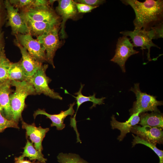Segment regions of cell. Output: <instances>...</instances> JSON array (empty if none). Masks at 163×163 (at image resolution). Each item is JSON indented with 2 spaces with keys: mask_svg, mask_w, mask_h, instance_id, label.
Wrapping results in <instances>:
<instances>
[{
  "mask_svg": "<svg viewBox=\"0 0 163 163\" xmlns=\"http://www.w3.org/2000/svg\"><path fill=\"white\" fill-rule=\"evenodd\" d=\"M21 120L22 128L26 130V137H29L32 143H34L35 149L42 152L43 149L42 142L46 133L49 131V129L43 128L40 126L37 127L34 123L29 124L22 119Z\"/></svg>",
  "mask_w": 163,
  "mask_h": 163,
  "instance_id": "4fadbf2b",
  "label": "cell"
},
{
  "mask_svg": "<svg viewBox=\"0 0 163 163\" xmlns=\"http://www.w3.org/2000/svg\"><path fill=\"white\" fill-rule=\"evenodd\" d=\"M75 2L78 13H89L91 12L93 9L98 7L89 5L85 4Z\"/></svg>",
  "mask_w": 163,
  "mask_h": 163,
  "instance_id": "83f0119b",
  "label": "cell"
},
{
  "mask_svg": "<svg viewBox=\"0 0 163 163\" xmlns=\"http://www.w3.org/2000/svg\"><path fill=\"white\" fill-rule=\"evenodd\" d=\"M31 35L39 36L52 30L59 24L34 21L21 15Z\"/></svg>",
  "mask_w": 163,
  "mask_h": 163,
  "instance_id": "ac0fdd59",
  "label": "cell"
},
{
  "mask_svg": "<svg viewBox=\"0 0 163 163\" xmlns=\"http://www.w3.org/2000/svg\"><path fill=\"white\" fill-rule=\"evenodd\" d=\"M130 132L155 145L157 144H163V131L161 128L148 126H141L136 125L132 128Z\"/></svg>",
  "mask_w": 163,
  "mask_h": 163,
  "instance_id": "30bf717a",
  "label": "cell"
},
{
  "mask_svg": "<svg viewBox=\"0 0 163 163\" xmlns=\"http://www.w3.org/2000/svg\"><path fill=\"white\" fill-rule=\"evenodd\" d=\"M15 43L19 48L22 55V59L20 60L22 67L26 75L30 77L35 73L42 63L33 58L26 49L18 42L16 41Z\"/></svg>",
  "mask_w": 163,
  "mask_h": 163,
  "instance_id": "e0dca14e",
  "label": "cell"
},
{
  "mask_svg": "<svg viewBox=\"0 0 163 163\" xmlns=\"http://www.w3.org/2000/svg\"><path fill=\"white\" fill-rule=\"evenodd\" d=\"M48 68V65L42 64L35 73L29 77L27 82L33 86L37 94H43L53 99L62 100L59 94L49 87L51 79L46 74Z\"/></svg>",
  "mask_w": 163,
  "mask_h": 163,
  "instance_id": "277c9868",
  "label": "cell"
},
{
  "mask_svg": "<svg viewBox=\"0 0 163 163\" xmlns=\"http://www.w3.org/2000/svg\"><path fill=\"white\" fill-rule=\"evenodd\" d=\"M12 127L19 128L18 123L6 118L2 114L0 111V130L3 132L7 128Z\"/></svg>",
  "mask_w": 163,
  "mask_h": 163,
  "instance_id": "484cf974",
  "label": "cell"
},
{
  "mask_svg": "<svg viewBox=\"0 0 163 163\" xmlns=\"http://www.w3.org/2000/svg\"><path fill=\"white\" fill-rule=\"evenodd\" d=\"M5 5L7 12L8 25L11 27L13 33L16 35L30 34L26 23L18 12V9L14 8L9 1H5Z\"/></svg>",
  "mask_w": 163,
  "mask_h": 163,
  "instance_id": "9c48e42d",
  "label": "cell"
},
{
  "mask_svg": "<svg viewBox=\"0 0 163 163\" xmlns=\"http://www.w3.org/2000/svg\"><path fill=\"white\" fill-rule=\"evenodd\" d=\"M2 36L0 32V50L3 47H2Z\"/></svg>",
  "mask_w": 163,
  "mask_h": 163,
  "instance_id": "d6a6232c",
  "label": "cell"
},
{
  "mask_svg": "<svg viewBox=\"0 0 163 163\" xmlns=\"http://www.w3.org/2000/svg\"><path fill=\"white\" fill-rule=\"evenodd\" d=\"M60 163H89L78 155L72 153H60L57 156Z\"/></svg>",
  "mask_w": 163,
  "mask_h": 163,
  "instance_id": "603a6c76",
  "label": "cell"
},
{
  "mask_svg": "<svg viewBox=\"0 0 163 163\" xmlns=\"http://www.w3.org/2000/svg\"><path fill=\"white\" fill-rule=\"evenodd\" d=\"M31 162L29 160H24V158H21L19 157H15L14 163H44L38 161L37 162Z\"/></svg>",
  "mask_w": 163,
  "mask_h": 163,
  "instance_id": "4dcf8cb0",
  "label": "cell"
},
{
  "mask_svg": "<svg viewBox=\"0 0 163 163\" xmlns=\"http://www.w3.org/2000/svg\"><path fill=\"white\" fill-rule=\"evenodd\" d=\"M28 78L22 67L20 61L17 62H11L8 71L9 79L11 81L27 82Z\"/></svg>",
  "mask_w": 163,
  "mask_h": 163,
  "instance_id": "7402d4cb",
  "label": "cell"
},
{
  "mask_svg": "<svg viewBox=\"0 0 163 163\" xmlns=\"http://www.w3.org/2000/svg\"><path fill=\"white\" fill-rule=\"evenodd\" d=\"M10 3L15 6L16 8H23L25 9L32 8L34 5V0H15L9 1Z\"/></svg>",
  "mask_w": 163,
  "mask_h": 163,
  "instance_id": "4316f807",
  "label": "cell"
},
{
  "mask_svg": "<svg viewBox=\"0 0 163 163\" xmlns=\"http://www.w3.org/2000/svg\"><path fill=\"white\" fill-rule=\"evenodd\" d=\"M11 86V81L9 79L0 87V111L4 117L9 120H12L9 98L10 94L13 92Z\"/></svg>",
  "mask_w": 163,
  "mask_h": 163,
  "instance_id": "2e32d148",
  "label": "cell"
},
{
  "mask_svg": "<svg viewBox=\"0 0 163 163\" xmlns=\"http://www.w3.org/2000/svg\"><path fill=\"white\" fill-rule=\"evenodd\" d=\"M84 85L81 84V86L78 91L74 94L76 96H75L72 95L75 99L77 105V109L73 117L75 118L77 112L80 106L83 103L91 101L92 102V105L90 108H92L96 106L97 104L101 105L104 104V100L105 97H102L101 98H97L95 97L96 94L94 93L92 95L86 96L83 95L82 94V90L84 87Z\"/></svg>",
  "mask_w": 163,
  "mask_h": 163,
  "instance_id": "ffe728a7",
  "label": "cell"
},
{
  "mask_svg": "<svg viewBox=\"0 0 163 163\" xmlns=\"http://www.w3.org/2000/svg\"><path fill=\"white\" fill-rule=\"evenodd\" d=\"M11 62L6 58L0 66V87L9 80L8 71Z\"/></svg>",
  "mask_w": 163,
  "mask_h": 163,
  "instance_id": "d4e9b609",
  "label": "cell"
},
{
  "mask_svg": "<svg viewBox=\"0 0 163 163\" xmlns=\"http://www.w3.org/2000/svg\"><path fill=\"white\" fill-rule=\"evenodd\" d=\"M2 132V131L0 130V133Z\"/></svg>",
  "mask_w": 163,
  "mask_h": 163,
  "instance_id": "836d02e7",
  "label": "cell"
},
{
  "mask_svg": "<svg viewBox=\"0 0 163 163\" xmlns=\"http://www.w3.org/2000/svg\"><path fill=\"white\" fill-rule=\"evenodd\" d=\"M139 123L142 126L156 127L163 129V113L159 112H152L150 113H141Z\"/></svg>",
  "mask_w": 163,
  "mask_h": 163,
  "instance_id": "d6986e66",
  "label": "cell"
},
{
  "mask_svg": "<svg viewBox=\"0 0 163 163\" xmlns=\"http://www.w3.org/2000/svg\"><path fill=\"white\" fill-rule=\"evenodd\" d=\"M4 48L0 50V66L6 58Z\"/></svg>",
  "mask_w": 163,
  "mask_h": 163,
  "instance_id": "1f68e13d",
  "label": "cell"
},
{
  "mask_svg": "<svg viewBox=\"0 0 163 163\" xmlns=\"http://www.w3.org/2000/svg\"><path fill=\"white\" fill-rule=\"evenodd\" d=\"M75 104V102L70 104L68 109L64 111H61L58 114H50L47 113L45 110L39 109L34 111L33 116L35 119L39 115H45L51 121V126H55L57 130H62L65 127V124L64 123L65 118L69 115L72 116L74 115L75 111L73 107Z\"/></svg>",
  "mask_w": 163,
  "mask_h": 163,
  "instance_id": "5bb4252c",
  "label": "cell"
},
{
  "mask_svg": "<svg viewBox=\"0 0 163 163\" xmlns=\"http://www.w3.org/2000/svg\"><path fill=\"white\" fill-rule=\"evenodd\" d=\"M139 114V112L133 114L128 120L124 122L117 121L114 115L111 117L110 125L111 128L113 129H117L120 131V135L117 138V139L119 141H122L126 134L130 132L133 126L139 123L140 121Z\"/></svg>",
  "mask_w": 163,
  "mask_h": 163,
  "instance_id": "9a60e30c",
  "label": "cell"
},
{
  "mask_svg": "<svg viewBox=\"0 0 163 163\" xmlns=\"http://www.w3.org/2000/svg\"><path fill=\"white\" fill-rule=\"evenodd\" d=\"M37 40L45 48L46 61L55 68L53 58L60 44L58 26L49 32L38 36Z\"/></svg>",
  "mask_w": 163,
  "mask_h": 163,
  "instance_id": "8992f818",
  "label": "cell"
},
{
  "mask_svg": "<svg viewBox=\"0 0 163 163\" xmlns=\"http://www.w3.org/2000/svg\"><path fill=\"white\" fill-rule=\"evenodd\" d=\"M151 29H153L154 31L155 35V39H157L159 38H163V22L155 25Z\"/></svg>",
  "mask_w": 163,
  "mask_h": 163,
  "instance_id": "f546056e",
  "label": "cell"
},
{
  "mask_svg": "<svg viewBox=\"0 0 163 163\" xmlns=\"http://www.w3.org/2000/svg\"><path fill=\"white\" fill-rule=\"evenodd\" d=\"M58 2L56 10L62 19L60 34L61 38L64 39L66 36L65 31L66 22L68 19L74 18L78 13L74 1L59 0L58 1Z\"/></svg>",
  "mask_w": 163,
  "mask_h": 163,
  "instance_id": "7c38bea8",
  "label": "cell"
},
{
  "mask_svg": "<svg viewBox=\"0 0 163 163\" xmlns=\"http://www.w3.org/2000/svg\"><path fill=\"white\" fill-rule=\"evenodd\" d=\"M121 1L130 5L134 10L136 15L133 21L134 30H149L154 26L163 22V0H146L143 2L136 0Z\"/></svg>",
  "mask_w": 163,
  "mask_h": 163,
  "instance_id": "6da1fadb",
  "label": "cell"
},
{
  "mask_svg": "<svg viewBox=\"0 0 163 163\" xmlns=\"http://www.w3.org/2000/svg\"></svg>",
  "mask_w": 163,
  "mask_h": 163,
  "instance_id": "e575fe53",
  "label": "cell"
},
{
  "mask_svg": "<svg viewBox=\"0 0 163 163\" xmlns=\"http://www.w3.org/2000/svg\"><path fill=\"white\" fill-rule=\"evenodd\" d=\"M24 151L22 155L19 156L21 158H24L25 157L29 158L30 160L35 161L37 160L40 162L46 163L47 159L44 157L42 152L36 150L34 147L33 143L28 139L24 147Z\"/></svg>",
  "mask_w": 163,
  "mask_h": 163,
  "instance_id": "44dd1931",
  "label": "cell"
},
{
  "mask_svg": "<svg viewBox=\"0 0 163 163\" xmlns=\"http://www.w3.org/2000/svg\"><path fill=\"white\" fill-rule=\"evenodd\" d=\"M12 86L15 87L14 92L9 96L12 113V120L18 123L22 119V113L26 107L25 99L29 95L37 94L33 86L26 81H11Z\"/></svg>",
  "mask_w": 163,
  "mask_h": 163,
  "instance_id": "7a4b0ae2",
  "label": "cell"
},
{
  "mask_svg": "<svg viewBox=\"0 0 163 163\" xmlns=\"http://www.w3.org/2000/svg\"><path fill=\"white\" fill-rule=\"evenodd\" d=\"M134 46L127 36H123L118 39L115 55L110 61L118 65L123 72H126L125 64L128 58L139 53L134 49Z\"/></svg>",
  "mask_w": 163,
  "mask_h": 163,
  "instance_id": "ba28073f",
  "label": "cell"
},
{
  "mask_svg": "<svg viewBox=\"0 0 163 163\" xmlns=\"http://www.w3.org/2000/svg\"><path fill=\"white\" fill-rule=\"evenodd\" d=\"M74 1L76 2L85 4L93 6H97L104 3L106 1L104 0H77Z\"/></svg>",
  "mask_w": 163,
  "mask_h": 163,
  "instance_id": "f1b7e54d",
  "label": "cell"
},
{
  "mask_svg": "<svg viewBox=\"0 0 163 163\" xmlns=\"http://www.w3.org/2000/svg\"><path fill=\"white\" fill-rule=\"evenodd\" d=\"M21 15L31 20L59 24V18L50 7L25 9Z\"/></svg>",
  "mask_w": 163,
  "mask_h": 163,
  "instance_id": "8fae6325",
  "label": "cell"
},
{
  "mask_svg": "<svg viewBox=\"0 0 163 163\" xmlns=\"http://www.w3.org/2000/svg\"><path fill=\"white\" fill-rule=\"evenodd\" d=\"M134 139L132 142V147L138 144H141L145 145L153 150L157 155L159 160V163H163V151L158 149L156 146L151 143L141 139L138 136L132 135Z\"/></svg>",
  "mask_w": 163,
  "mask_h": 163,
  "instance_id": "cb8c5ba5",
  "label": "cell"
},
{
  "mask_svg": "<svg viewBox=\"0 0 163 163\" xmlns=\"http://www.w3.org/2000/svg\"><path fill=\"white\" fill-rule=\"evenodd\" d=\"M139 86V83L135 84L134 87L131 88L130 90L135 93L136 98L133 107L129 110L130 115L138 112L140 114L148 111H160L158 106L163 105V101L157 100L156 96L142 92Z\"/></svg>",
  "mask_w": 163,
  "mask_h": 163,
  "instance_id": "3957f363",
  "label": "cell"
},
{
  "mask_svg": "<svg viewBox=\"0 0 163 163\" xmlns=\"http://www.w3.org/2000/svg\"><path fill=\"white\" fill-rule=\"evenodd\" d=\"M17 42L25 47L30 55L37 61L43 63L46 61V51L37 40L30 34L16 35Z\"/></svg>",
  "mask_w": 163,
  "mask_h": 163,
  "instance_id": "52a82bcc",
  "label": "cell"
},
{
  "mask_svg": "<svg viewBox=\"0 0 163 163\" xmlns=\"http://www.w3.org/2000/svg\"><path fill=\"white\" fill-rule=\"evenodd\" d=\"M120 33L123 36L130 37L134 46L140 47L141 49L142 50L147 49V59L149 61L152 60L150 56L151 47L153 46L160 48L152 41V40L155 38V35L152 29L148 31L142 29L134 30L133 31L125 30L121 32Z\"/></svg>",
  "mask_w": 163,
  "mask_h": 163,
  "instance_id": "5b68a950",
  "label": "cell"
}]
</instances>
